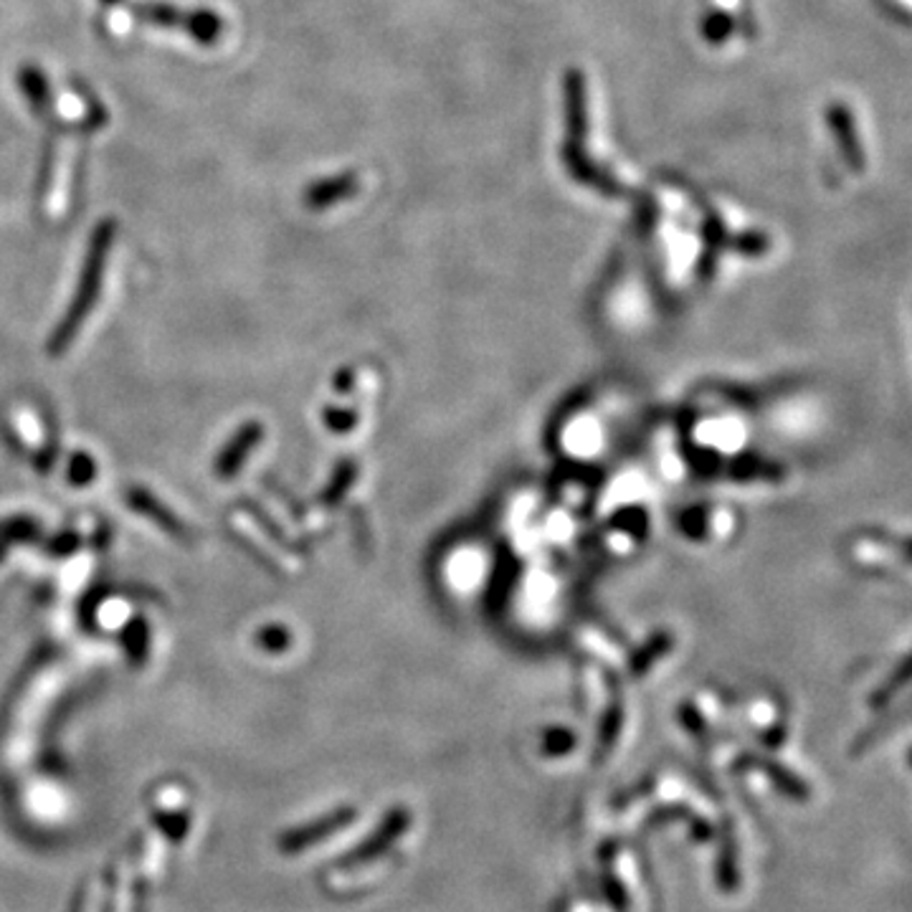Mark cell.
I'll return each instance as SVG.
<instances>
[{"mask_svg":"<svg viewBox=\"0 0 912 912\" xmlns=\"http://www.w3.org/2000/svg\"><path fill=\"white\" fill-rule=\"evenodd\" d=\"M249 444H251V436L242 434L234 444H231V449L226 454H221V459H219V475L221 477L234 475V471L238 469V461H242V456H246V452H249Z\"/></svg>","mask_w":912,"mask_h":912,"instance_id":"3957f363","label":"cell"},{"mask_svg":"<svg viewBox=\"0 0 912 912\" xmlns=\"http://www.w3.org/2000/svg\"><path fill=\"white\" fill-rule=\"evenodd\" d=\"M910 677H912V656H910V660L905 664H902V671H900L898 677H895V685H902Z\"/></svg>","mask_w":912,"mask_h":912,"instance_id":"277c9868","label":"cell"},{"mask_svg":"<svg viewBox=\"0 0 912 912\" xmlns=\"http://www.w3.org/2000/svg\"><path fill=\"white\" fill-rule=\"evenodd\" d=\"M110 242H112V223L107 221L97 229L95 242H91L87 269H84V280L79 284V295L74 297L72 309H69L64 322L59 324L57 335L51 337L49 350L53 355L66 350L69 343H72L76 335V330H79V324L84 322V317L89 315L91 305H95L97 292H99V280H102V274H104V259H107V251H110Z\"/></svg>","mask_w":912,"mask_h":912,"instance_id":"6da1fadb","label":"cell"},{"mask_svg":"<svg viewBox=\"0 0 912 912\" xmlns=\"http://www.w3.org/2000/svg\"><path fill=\"white\" fill-rule=\"evenodd\" d=\"M829 125L839 137V148L841 152H845L849 165H852L854 170H862L864 152L860 148V137H856L854 120L849 118V112L845 110V107H834V110H829Z\"/></svg>","mask_w":912,"mask_h":912,"instance_id":"7a4b0ae2","label":"cell"}]
</instances>
